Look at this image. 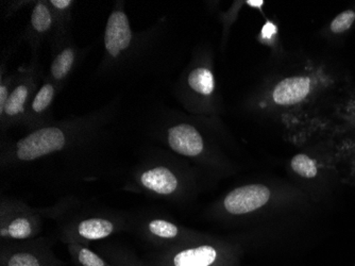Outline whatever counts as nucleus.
I'll return each mask as SVG.
<instances>
[{
    "mask_svg": "<svg viewBox=\"0 0 355 266\" xmlns=\"http://www.w3.org/2000/svg\"><path fill=\"white\" fill-rule=\"evenodd\" d=\"M184 185L180 173L173 166L148 158L133 169L127 188L159 199H175L184 192Z\"/></svg>",
    "mask_w": 355,
    "mask_h": 266,
    "instance_id": "nucleus-6",
    "label": "nucleus"
},
{
    "mask_svg": "<svg viewBox=\"0 0 355 266\" xmlns=\"http://www.w3.org/2000/svg\"><path fill=\"white\" fill-rule=\"evenodd\" d=\"M326 166L327 167L328 166L337 167L335 151L330 157L321 162L306 153H298V155L294 156L291 161V167H292L293 172L305 180L316 179L320 176V174H322V169Z\"/></svg>",
    "mask_w": 355,
    "mask_h": 266,
    "instance_id": "nucleus-17",
    "label": "nucleus"
},
{
    "mask_svg": "<svg viewBox=\"0 0 355 266\" xmlns=\"http://www.w3.org/2000/svg\"><path fill=\"white\" fill-rule=\"evenodd\" d=\"M166 143L171 151L193 160L209 159L207 143L193 124L178 123L166 130Z\"/></svg>",
    "mask_w": 355,
    "mask_h": 266,
    "instance_id": "nucleus-13",
    "label": "nucleus"
},
{
    "mask_svg": "<svg viewBox=\"0 0 355 266\" xmlns=\"http://www.w3.org/2000/svg\"><path fill=\"white\" fill-rule=\"evenodd\" d=\"M53 10L55 19V35L49 46L55 47L64 40L71 37V24L73 19V9L76 1L73 0H48Z\"/></svg>",
    "mask_w": 355,
    "mask_h": 266,
    "instance_id": "nucleus-16",
    "label": "nucleus"
},
{
    "mask_svg": "<svg viewBox=\"0 0 355 266\" xmlns=\"http://www.w3.org/2000/svg\"><path fill=\"white\" fill-rule=\"evenodd\" d=\"M60 92L57 85L45 76L28 107L23 126L26 133L53 123V106Z\"/></svg>",
    "mask_w": 355,
    "mask_h": 266,
    "instance_id": "nucleus-14",
    "label": "nucleus"
},
{
    "mask_svg": "<svg viewBox=\"0 0 355 266\" xmlns=\"http://www.w3.org/2000/svg\"><path fill=\"white\" fill-rule=\"evenodd\" d=\"M354 24L355 10H345L331 22L329 30L334 35H344L354 26Z\"/></svg>",
    "mask_w": 355,
    "mask_h": 266,
    "instance_id": "nucleus-21",
    "label": "nucleus"
},
{
    "mask_svg": "<svg viewBox=\"0 0 355 266\" xmlns=\"http://www.w3.org/2000/svg\"><path fill=\"white\" fill-rule=\"evenodd\" d=\"M55 35V19L48 0H37L32 7L29 22L23 32V39L31 51L32 61L39 60L42 45L51 44Z\"/></svg>",
    "mask_w": 355,
    "mask_h": 266,
    "instance_id": "nucleus-11",
    "label": "nucleus"
},
{
    "mask_svg": "<svg viewBox=\"0 0 355 266\" xmlns=\"http://www.w3.org/2000/svg\"><path fill=\"white\" fill-rule=\"evenodd\" d=\"M336 166L340 164L346 165V174L343 177V181L355 185V143L337 147L335 149Z\"/></svg>",
    "mask_w": 355,
    "mask_h": 266,
    "instance_id": "nucleus-20",
    "label": "nucleus"
},
{
    "mask_svg": "<svg viewBox=\"0 0 355 266\" xmlns=\"http://www.w3.org/2000/svg\"><path fill=\"white\" fill-rule=\"evenodd\" d=\"M272 191L262 183L235 188L223 198L218 209L229 217L248 216L270 203Z\"/></svg>",
    "mask_w": 355,
    "mask_h": 266,
    "instance_id": "nucleus-10",
    "label": "nucleus"
},
{
    "mask_svg": "<svg viewBox=\"0 0 355 266\" xmlns=\"http://www.w3.org/2000/svg\"><path fill=\"white\" fill-rule=\"evenodd\" d=\"M0 266H65L48 238L0 242Z\"/></svg>",
    "mask_w": 355,
    "mask_h": 266,
    "instance_id": "nucleus-8",
    "label": "nucleus"
},
{
    "mask_svg": "<svg viewBox=\"0 0 355 266\" xmlns=\"http://www.w3.org/2000/svg\"><path fill=\"white\" fill-rule=\"evenodd\" d=\"M71 261L77 266H115L89 246L79 243L67 244Z\"/></svg>",
    "mask_w": 355,
    "mask_h": 266,
    "instance_id": "nucleus-19",
    "label": "nucleus"
},
{
    "mask_svg": "<svg viewBox=\"0 0 355 266\" xmlns=\"http://www.w3.org/2000/svg\"><path fill=\"white\" fill-rule=\"evenodd\" d=\"M143 260L149 266H239L241 249L230 242L198 233L179 245L151 251Z\"/></svg>",
    "mask_w": 355,
    "mask_h": 266,
    "instance_id": "nucleus-3",
    "label": "nucleus"
},
{
    "mask_svg": "<svg viewBox=\"0 0 355 266\" xmlns=\"http://www.w3.org/2000/svg\"><path fill=\"white\" fill-rule=\"evenodd\" d=\"M148 31H135L125 10L119 1L112 9L103 32V53L101 72L105 75L119 74L135 67L143 59Z\"/></svg>",
    "mask_w": 355,
    "mask_h": 266,
    "instance_id": "nucleus-2",
    "label": "nucleus"
},
{
    "mask_svg": "<svg viewBox=\"0 0 355 266\" xmlns=\"http://www.w3.org/2000/svg\"><path fill=\"white\" fill-rule=\"evenodd\" d=\"M17 79V71L7 73L5 65L1 63L0 66V109L3 108L14 85Z\"/></svg>",
    "mask_w": 355,
    "mask_h": 266,
    "instance_id": "nucleus-22",
    "label": "nucleus"
},
{
    "mask_svg": "<svg viewBox=\"0 0 355 266\" xmlns=\"http://www.w3.org/2000/svg\"><path fill=\"white\" fill-rule=\"evenodd\" d=\"M51 61L47 77L57 85L60 91L64 89L69 80L83 61L85 51L73 41V35L51 48Z\"/></svg>",
    "mask_w": 355,
    "mask_h": 266,
    "instance_id": "nucleus-12",
    "label": "nucleus"
},
{
    "mask_svg": "<svg viewBox=\"0 0 355 266\" xmlns=\"http://www.w3.org/2000/svg\"><path fill=\"white\" fill-rule=\"evenodd\" d=\"M44 76L39 60H33L17 69V79L3 108L0 109V131L5 133L14 127H23L28 107L39 89Z\"/></svg>",
    "mask_w": 355,
    "mask_h": 266,
    "instance_id": "nucleus-7",
    "label": "nucleus"
},
{
    "mask_svg": "<svg viewBox=\"0 0 355 266\" xmlns=\"http://www.w3.org/2000/svg\"><path fill=\"white\" fill-rule=\"evenodd\" d=\"M313 83L310 77L297 76L286 78L273 90L272 98L277 105L294 106L302 103L312 92Z\"/></svg>",
    "mask_w": 355,
    "mask_h": 266,
    "instance_id": "nucleus-15",
    "label": "nucleus"
},
{
    "mask_svg": "<svg viewBox=\"0 0 355 266\" xmlns=\"http://www.w3.org/2000/svg\"><path fill=\"white\" fill-rule=\"evenodd\" d=\"M354 266H355V264H354Z\"/></svg>",
    "mask_w": 355,
    "mask_h": 266,
    "instance_id": "nucleus-26",
    "label": "nucleus"
},
{
    "mask_svg": "<svg viewBox=\"0 0 355 266\" xmlns=\"http://www.w3.org/2000/svg\"><path fill=\"white\" fill-rule=\"evenodd\" d=\"M35 1H29V0H15V1H7L5 3V14L7 17L15 15L17 12L21 11L27 6H33Z\"/></svg>",
    "mask_w": 355,
    "mask_h": 266,
    "instance_id": "nucleus-23",
    "label": "nucleus"
},
{
    "mask_svg": "<svg viewBox=\"0 0 355 266\" xmlns=\"http://www.w3.org/2000/svg\"><path fill=\"white\" fill-rule=\"evenodd\" d=\"M73 206L65 199L49 208H35L16 198L0 199V242L26 241L39 238L45 219H62Z\"/></svg>",
    "mask_w": 355,
    "mask_h": 266,
    "instance_id": "nucleus-4",
    "label": "nucleus"
},
{
    "mask_svg": "<svg viewBox=\"0 0 355 266\" xmlns=\"http://www.w3.org/2000/svg\"><path fill=\"white\" fill-rule=\"evenodd\" d=\"M112 105L103 109L53 122L35 131L27 132L16 141H1L0 167L13 169L32 165L41 160L85 147L96 140L111 121Z\"/></svg>",
    "mask_w": 355,
    "mask_h": 266,
    "instance_id": "nucleus-1",
    "label": "nucleus"
},
{
    "mask_svg": "<svg viewBox=\"0 0 355 266\" xmlns=\"http://www.w3.org/2000/svg\"><path fill=\"white\" fill-rule=\"evenodd\" d=\"M277 32L276 26L273 25L272 23L268 22V23L265 24L264 27H263L262 30V35L264 39H270L275 33Z\"/></svg>",
    "mask_w": 355,
    "mask_h": 266,
    "instance_id": "nucleus-24",
    "label": "nucleus"
},
{
    "mask_svg": "<svg viewBox=\"0 0 355 266\" xmlns=\"http://www.w3.org/2000/svg\"><path fill=\"white\" fill-rule=\"evenodd\" d=\"M130 232L153 246L155 251L173 247L198 235L162 216H146L143 213L131 214Z\"/></svg>",
    "mask_w": 355,
    "mask_h": 266,
    "instance_id": "nucleus-9",
    "label": "nucleus"
},
{
    "mask_svg": "<svg viewBox=\"0 0 355 266\" xmlns=\"http://www.w3.org/2000/svg\"><path fill=\"white\" fill-rule=\"evenodd\" d=\"M60 224L59 239L63 243L91 245L121 232L131 231V214L115 210H95L69 216Z\"/></svg>",
    "mask_w": 355,
    "mask_h": 266,
    "instance_id": "nucleus-5",
    "label": "nucleus"
},
{
    "mask_svg": "<svg viewBox=\"0 0 355 266\" xmlns=\"http://www.w3.org/2000/svg\"><path fill=\"white\" fill-rule=\"evenodd\" d=\"M247 5L250 6V7L253 8H261L263 6V3H264V1L263 0H257V1H253V0H248L247 1Z\"/></svg>",
    "mask_w": 355,
    "mask_h": 266,
    "instance_id": "nucleus-25",
    "label": "nucleus"
},
{
    "mask_svg": "<svg viewBox=\"0 0 355 266\" xmlns=\"http://www.w3.org/2000/svg\"><path fill=\"white\" fill-rule=\"evenodd\" d=\"M185 83L187 89L202 98H212L216 89L214 74L207 65L195 66L191 69L187 73Z\"/></svg>",
    "mask_w": 355,
    "mask_h": 266,
    "instance_id": "nucleus-18",
    "label": "nucleus"
}]
</instances>
